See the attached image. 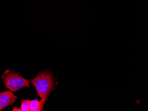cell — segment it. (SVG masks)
Here are the masks:
<instances>
[{
    "instance_id": "277c9868",
    "label": "cell",
    "mask_w": 148,
    "mask_h": 111,
    "mask_svg": "<svg viewBox=\"0 0 148 111\" xmlns=\"http://www.w3.org/2000/svg\"><path fill=\"white\" fill-rule=\"evenodd\" d=\"M30 101L27 99H22L21 108H20L14 107L12 109V111H29Z\"/></svg>"
},
{
    "instance_id": "7a4b0ae2",
    "label": "cell",
    "mask_w": 148,
    "mask_h": 111,
    "mask_svg": "<svg viewBox=\"0 0 148 111\" xmlns=\"http://www.w3.org/2000/svg\"><path fill=\"white\" fill-rule=\"evenodd\" d=\"M2 81L7 88L12 92H16L23 88L30 87V80L25 79L19 73L6 70L1 77Z\"/></svg>"
},
{
    "instance_id": "8992f818",
    "label": "cell",
    "mask_w": 148,
    "mask_h": 111,
    "mask_svg": "<svg viewBox=\"0 0 148 111\" xmlns=\"http://www.w3.org/2000/svg\"><path fill=\"white\" fill-rule=\"evenodd\" d=\"M47 100H48V98H41V100L40 101L39 107L36 111H44V105H45V103Z\"/></svg>"
},
{
    "instance_id": "5b68a950",
    "label": "cell",
    "mask_w": 148,
    "mask_h": 111,
    "mask_svg": "<svg viewBox=\"0 0 148 111\" xmlns=\"http://www.w3.org/2000/svg\"><path fill=\"white\" fill-rule=\"evenodd\" d=\"M40 101H38L37 98L30 101V107L29 111H36L39 106Z\"/></svg>"
},
{
    "instance_id": "3957f363",
    "label": "cell",
    "mask_w": 148,
    "mask_h": 111,
    "mask_svg": "<svg viewBox=\"0 0 148 111\" xmlns=\"http://www.w3.org/2000/svg\"><path fill=\"white\" fill-rule=\"evenodd\" d=\"M17 97L11 90L0 93V111L9 106H12Z\"/></svg>"
},
{
    "instance_id": "6da1fadb",
    "label": "cell",
    "mask_w": 148,
    "mask_h": 111,
    "mask_svg": "<svg viewBox=\"0 0 148 111\" xmlns=\"http://www.w3.org/2000/svg\"><path fill=\"white\" fill-rule=\"evenodd\" d=\"M30 82L35 87L41 98H48L56 86L54 75L49 69L40 72L34 78L30 80Z\"/></svg>"
}]
</instances>
